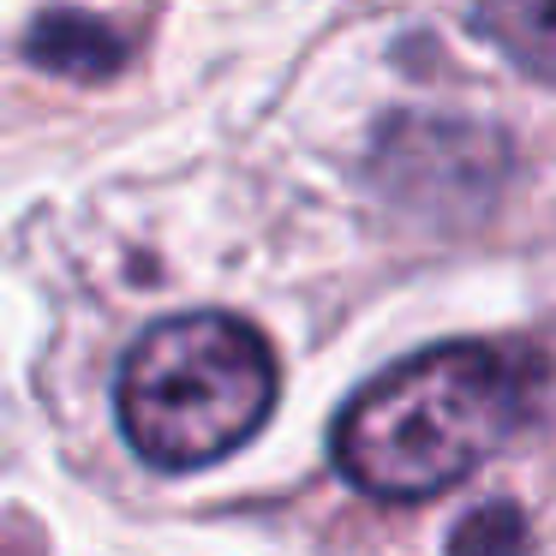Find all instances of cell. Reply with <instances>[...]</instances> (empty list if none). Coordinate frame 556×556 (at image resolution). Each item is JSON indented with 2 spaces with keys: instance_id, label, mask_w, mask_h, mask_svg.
<instances>
[{
  "instance_id": "obj_2",
  "label": "cell",
  "mask_w": 556,
  "mask_h": 556,
  "mask_svg": "<svg viewBox=\"0 0 556 556\" xmlns=\"http://www.w3.org/2000/svg\"><path fill=\"white\" fill-rule=\"evenodd\" d=\"M276 407V353L245 317L186 312L132 341L114 383L126 443L162 472L228 460L264 431Z\"/></svg>"
},
{
  "instance_id": "obj_3",
  "label": "cell",
  "mask_w": 556,
  "mask_h": 556,
  "mask_svg": "<svg viewBox=\"0 0 556 556\" xmlns=\"http://www.w3.org/2000/svg\"><path fill=\"white\" fill-rule=\"evenodd\" d=\"M25 61L73 85H102L132 61V37L97 13L54 7V13H37V25L25 30Z\"/></svg>"
},
{
  "instance_id": "obj_1",
  "label": "cell",
  "mask_w": 556,
  "mask_h": 556,
  "mask_svg": "<svg viewBox=\"0 0 556 556\" xmlns=\"http://www.w3.org/2000/svg\"><path fill=\"white\" fill-rule=\"evenodd\" d=\"M532 413L527 359L491 341H443L377 371L341 407L329 448L353 491L425 503L484 467Z\"/></svg>"
},
{
  "instance_id": "obj_4",
  "label": "cell",
  "mask_w": 556,
  "mask_h": 556,
  "mask_svg": "<svg viewBox=\"0 0 556 556\" xmlns=\"http://www.w3.org/2000/svg\"><path fill=\"white\" fill-rule=\"evenodd\" d=\"M472 30L527 73H556V0H472Z\"/></svg>"
},
{
  "instance_id": "obj_5",
  "label": "cell",
  "mask_w": 556,
  "mask_h": 556,
  "mask_svg": "<svg viewBox=\"0 0 556 556\" xmlns=\"http://www.w3.org/2000/svg\"><path fill=\"white\" fill-rule=\"evenodd\" d=\"M527 515L508 503H484L472 508L467 520L455 527V539H448V556H527Z\"/></svg>"
}]
</instances>
